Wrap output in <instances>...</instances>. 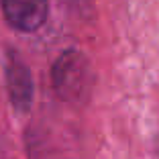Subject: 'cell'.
Wrapping results in <instances>:
<instances>
[{"mask_svg":"<svg viewBox=\"0 0 159 159\" xmlns=\"http://www.w3.org/2000/svg\"><path fill=\"white\" fill-rule=\"evenodd\" d=\"M0 8L8 25L20 33H35L49 16L47 0H0Z\"/></svg>","mask_w":159,"mask_h":159,"instance_id":"obj_3","label":"cell"},{"mask_svg":"<svg viewBox=\"0 0 159 159\" xmlns=\"http://www.w3.org/2000/svg\"><path fill=\"white\" fill-rule=\"evenodd\" d=\"M94 75L90 59L78 49H66L51 67V84L63 102L82 104L92 96Z\"/></svg>","mask_w":159,"mask_h":159,"instance_id":"obj_1","label":"cell"},{"mask_svg":"<svg viewBox=\"0 0 159 159\" xmlns=\"http://www.w3.org/2000/svg\"><path fill=\"white\" fill-rule=\"evenodd\" d=\"M4 75H6V92H8L12 108L20 114H27L33 106V98H35V82L31 70L19 55H14L10 51L8 57H6Z\"/></svg>","mask_w":159,"mask_h":159,"instance_id":"obj_2","label":"cell"}]
</instances>
